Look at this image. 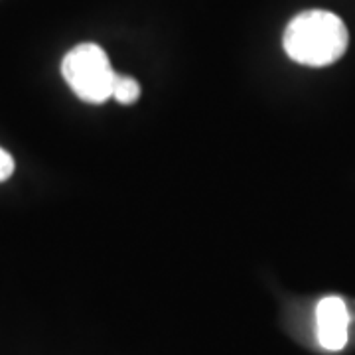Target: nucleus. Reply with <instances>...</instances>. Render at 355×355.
<instances>
[{
    "label": "nucleus",
    "mask_w": 355,
    "mask_h": 355,
    "mask_svg": "<svg viewBox=\"0 0 355 355\" xmlns=\"http://www.w3.org/2000/svg\"><path fill=\"white\" fill-rule=\"evenodd\" d=\"M349 34L340 16L328 10H306L294 16L284 30L282 46L296 64L324 67L342 58Z\"/></svg>",
    "instance_id": "obj_1"
},
{
    "label": "nucleus",
    "mask_w": 355,
    "mask_h": 355,
    "mask_svg": "<svg viewBox=\"0 0 355 355\" xmlns=\"http://www.w3.org/2000/svg\"><path fill=\"white\" fill-rule=\"evenodd\" d=\"M62 76L79 99L101 105L113 97L116 71L97 44H79L65 53Z\"/></svg>",
    "instance_id": "obj_2"
},
{
    "label": "nucleus",
    "mask_w": 355,
    "mask_h": 355,
    "mask_svg": "<svg viewBox=\"0 0 355 355\" xmlns=\"http://www.w3.org/2000/svg\"><path fill=\"white\" fill-rule=\"evenodd\" d=\"M318 343L328 352H340L349 338V312L340 296H326L316 306Z\"/></svg>",
    "instance_id": "obj_3"
},
{
    "label": "nucleus",
    "mask_w": 355,
    "mask_h": 355,
    "mask_svg": "<svg viewBox=\"0 0 355 355\" xmlns=\"http://www.w3.org/2000/svg\"><path fill=\"white\" fill-rule=\"evenodd\" d=\"M113 97L123 105H132L140 97V85L127 76H116L113 85Z\"/></svg>",
    "instance_id": "obj_4"
},
{
    "label": "nucleus",
    "mask_w": 355,
    "mask_h": 355,
    "mask_svg": "<svg viewBox=\"0 0 355 355\" xmlns=\"http://www.w3.org/2000/svg\"><path fill=\"white\" fill-rule=\"evenodd\" d=\"M14 174V158L6 153L4 148H0V182L8 180Z\"/></svg>",
    "instance_id": "obj_5"
}]
</instances>
